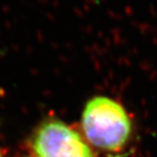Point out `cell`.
<instances>
[{"mask_svg":"<svg viewBox=\"0 0 157 157\" xmlns=\"http://www.w3.org/2000/svg\"><path fill=\"white\" fill-rule=\"evenodd\" d=\"M35 157H97L83 134L57 118H48L30 138Z\"/></svg>","mask_w":157,"mask_h":157,"instance_id":"7a4b0ae2","label":"cell"},{"mask_svg":"<svg viewBox=\"0 0 157 157\" xmlns=\"http://www.w3.org/2000/svg\"><path fill=\"white\" fill-rule=\"evenodd\" d=\"M81 124L87 142L108 156H121L133 137V124L128 111L108 96H95L86 103Z\"/></svg>","mask_w":157,"mask_h":157,"instance_id":"6da1fadb","label":"cell"},{"mask_svg":"<svg viewBox=\"0 0 157 157\" xmlns=\"http://www.w3.org/2000/svg\"><path fill=\"white\" fill-rule=\"evenodd\" d=\"M0 157H2V153H1V151H0Z\"/></svg>","mask_w":157,"mask_h":157,"instance_id":"3957f363","label":"cell"}]
</instances>
